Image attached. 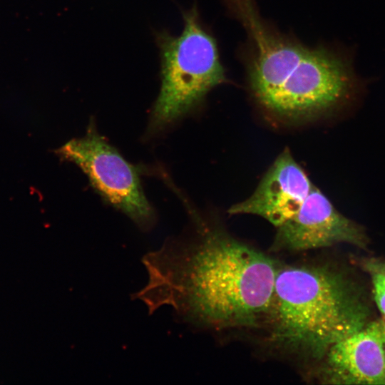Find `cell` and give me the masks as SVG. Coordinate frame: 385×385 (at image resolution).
I'll list each match as a JSON object with an SVG mask.
<instances>
[{"instance_id":"52a82bcc","label":"cell","mask_w":385,"mask_h":385,"mask_svg":"<svg viewBox=\"0 0 385 385\" xmlns=\"http://www.w3.org/2000/svg\"><path fill=\"white\" fill-rule=\"evenodd\" d=\"M317 364L324 384H385V346L382 323L366 324L333 344Z\"/></svg>"},{"instance_id":"ba28073f","label":"cell","mask_w":385,"mask_h":385,"mask_svg":"<svg viewBox=\"0 0 385 385\" xmlns=\"http://www.w3.org/2000/svg\"><path fill=\"white\" fill-rule=\"evenodd\" d=\"M312 187L304 170L286 150L274 160L251 196L231 206L228 212L258 215L277 228L297 212Z\"/></svg>"},{"instance_id":"8fae6325","label":"cell","mask_w":385,"mask_h":385,"mask_svg":"<svg viewBox=\"0 0 385 385\" xmlns=\"http://www.w3.org/2000/svg\"><path fill=\"white\" fill-rule=\"evenodd\" d=\"M383 324V332H384V346H385V321Z\"/></svg>"},{"instance_id":"30bf717a","label":"cell","mask_w":385,"mask_h":385,"mask_svg":"<svg viewBox=\"0 0 385 385\" xmlns=\"http://www.w3.org/2000/svg\"><path fill=\"white\" fill-rule=\"evenodd\" d=\"M366 266L368 270L371 272H378L385 274V262H370Z\"/></svg>"},{"instance_id":"9c48e42d","label":"cell","mask_w":385,"mask_h":385,"mask_svg":"<svg viewBox=\"0 0 385 385\" xmlns=\"http://www.w3.org/2000/svg\"><path fill=\"white\" fill-rule=\"evenodd\" d=\"M372 272V282L377 306L385 317V274Z\"/></svg>"},{"instance_id":"6da1fadb","label":"cell","mask_w":385,"mask_h":385,"mask_svg":"<svg viewBox=\"0 0 385 385\" xmlns=\"http://www.w3.org/2000/svg\"><path fill=\"white\" fill-rule=\"evenodd\" d=\"M180 192L190 226L143 256L148 281L132 299L150 314L170 306L181 322L210 332L260 327L278 264L207 220Z\"/></svg>"},{"instance_id":"277c9868","label":"cell","mask_w":385,"mask_h":385,"mask_svg":"<svg viewBox=\"0 0 385 385\" xmlns=\"http://www.w3.org/2000/svg\"><path fill=\"white\" fill-rule=\"evenodd\" d=\"M178 36L157 33L161 58V86L154 103L147 135L155 136L197 109L225 73L217 43L202 24L195 6L183 13Z\"/></svg>"},{"instance_id":"5b68a950","label":"cell","mask_w":385,"mask_h":385,"mask_svg":"<svg viewBox=\"0 0 385 385\" xmlns=\"http://www.w3.org/2000/svg\"><path fill=\"white\" fill-rule=\"evenodd\" d=\"M61 155L75 163L86 175L103 200L128 217L142 231L150 230L156 212L147 199L140 170L128 162L98 132L91 118L86 135L68 142Z\"/></svg>"},{"instance_id":"7a4b0ae2","label":"cell","mask_w":385,"mask_h":385,"mask_svg":"<svg viewBox=\"0 0 385 385\" xmlns=\"http://www.w3.org/2000/svg\"><path fill=\"white\" fill-rule=\"evenodd\" d=\"M225 1L246 32L249 84L265 109L299 120L348 100L356 78L342 55L323 46H307L276 30L261 16L255 0Z\"/></svg>"},{"instance_id":"3957f363","label":"cell","mask_w":385,"mask_h":385,"mask_svg":"<svg viewBox=\"0 0 385 385\" xmlns=\"http://www.w3.org/2000/svg\"><path fill=\"white\" fill-rule=\"evenodd\" d=\"M365 307L340 272L324 262L277 267L264 324L271 346L317 362L366 323Z\"/></svg>"},{"instance_id":"8992f818","label":"cell","mask_w":385,"mask_h":385,"mask_svg":"<svg viewBox=\"0 0 385 385\" xmlns=\"http://www.w3.org/2000/svg\"><path fill=\"white\" fill-rule=\"evenodd\" d=\"M367 242L363 227L340 213L313 186L297 212L276 228L272 250L303 252L339 243L364 248Z\"/></svg>"}]
</instances>
